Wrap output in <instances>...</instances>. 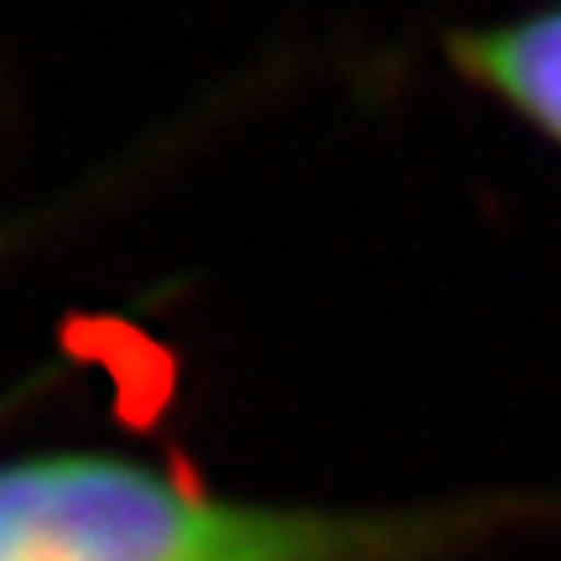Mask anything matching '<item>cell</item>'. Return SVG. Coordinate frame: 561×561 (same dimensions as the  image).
Wrapping results in <instances>:
<instances>
[{"label":"cell","instance_id":"1","mask_svg":"<svg viewBox=\"0 0 561 561\" xmlns=\"http://www.w3.org/2000/svg\"><path fill=\"white\" fill-rule=\"evenodd\" d=\"M561 515V494L489 489L421 510H301L208 494L151 462H0V561H453Z\"/></svg>","mask_w":561,"mask_h":561},{"label":"cell","instance_id":"2","mask_svg":"<svg viewBox=\"0 0 561 561\" xmlns=\"http://www.w3.org/2000/svg\"><path fill=\"white\" fill-rule=\"evenodd\" d=\"M453 73L510 104L561 146V0L494 26H453L442 37Z\"/></svg>","mask_w":561,"mask_h":561}]
</instances>
